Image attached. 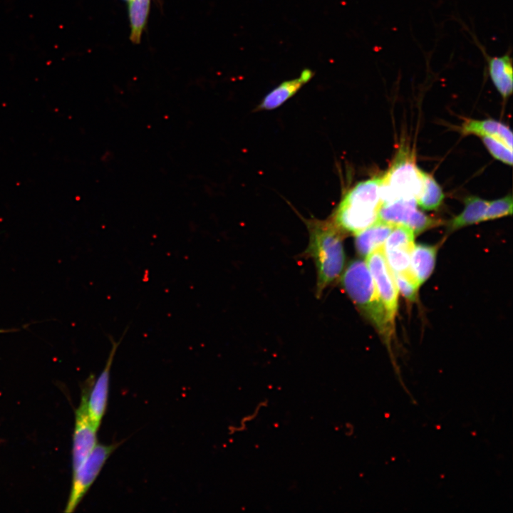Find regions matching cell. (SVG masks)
<instances>
[{"mask_svg": "<svg viewBox=\"0 0 513 513\" xmlns=\"http://www.w3.org/2000/svg\"><path fill=\"white\" fill-rule=\"evenodd\" d=\"M309 243L305 254L313 259L317 273L316 296L338 279L344 270L343 234L332 221L311 219L306 222Z\"/></svg>", "mask_w": 513, "mask_h": 513, "instance_id": "cell-1", "label": "cell"}, {"mask_svg": "<svg viewBox=\"0 0 513 513\" xmlns=\"http://www.w3.org/2000/svg\"><path fill=\"white\" fill-rule=\"evenodd\" d=\"M343 290L364 317L385 339L392 336L393 328L388 321L385 310L366 261H351L341 275Z\"/></svg>", "mask_w": 513, "mask_h": 513, "instance_id": "cell-2", "label": "cell"}, {"mask_svg": "<svg viewBox=\"0 0 513 513\" xmlns=\"http://www.w3.org/2000/svg\"><path fill=\"white\" fill-rule=\"evenodd\" d=\"M381 177H373L356 184L344 195L334 216L348 230H363L378 220L381 204Z\"/></svg>", "mask_w": 513, "mask_h": 513, "instance_id": "cell-3", "label": "cell"}, {"mask_svg": "<svg viewBox=\"0 0 513 513\" xmlns=\"http://www.w3.org/2000/svg\"><path fill=\"white\" fill-rule=\"evenodd\" d=\"M423 171L410 156L403 153L381 177V204L399 199L417 200L423 187Z\"/></svg>", "mask_w": 513, "mask_h": 513, "instance_id": "cell-4", "label": "cell"}, {"mask_svg": "<svg viewBox=\"0 0 513 513\" xmlns=\"http://www.w3.org/2000/svg\"><path fill=\"white\" fill-rule=\"evenodd\" d=\"M118 445L119 443L97 444L83 464L73 472V482L65 512L76 509Z\"/></svg>", "mask_w": 513, "mask_h": 513, "instance_id": "cell-5", "label": "cell"}, {"mask_svg": "<svg viewBox=\"0 0 513 513\" xmlns=\"http://www.w3.org/2000/svg\"><path fill=\"white\" fill-rule=\"evenodd\" d=\"M366 263L385 310L389 324L393 328L398 307V291L393 272L385 259L383 246L366 256Z\"/></svg>", "mask_w": 513, "mask_h": 513, "instance_id": "cell-6", "label": "cell"}, {"mask_svg": "<svg viewBox=\"0 0 513 513\" xmlns=\"http://www.w3.org/2000/svg\"><path fill=\"white\" fill-rule=\"evenodd\" d=\"M90 386L82 393L80 404L75 412L73 440V472L86 460L97 443L98 428L93 425L88 409Z\"/></svg>", "mask_w": 513, "mask_h": 513, "instance_id": "cell-7", "label": "cell"}, {"mask_svg": "<svg viewBox=\"0 0 513 513\" xmlns=\"http://www.w3.org/2000/svg\"><path fill=\"white\" fill-rule=\"evenodd\" d=\"M128 328L118 341H114L111 337L112 348L108 355L105 366L98 375L95 383L91 385V390L88 396V409L90 418L93 425L98 429L102 419L106 411L110 384V373L114 356L117 348L120 343Z\"/></svg>", "mask_w": 513, "mask_h": 513, "instance_id": "cell-8", "label": "cell"}, {"mask_svg": "<svg viewBox=\"0 0 513 513\" xmlns=\"http://www.w3.org/2000/svg\"><path fill=\"white\" fill-rule=\"evenodd\" d=\"M480 48L485 57L489 77L499 93L508 98L513 90V67L510 51L499 56H490L481 44Z\"/></svg>", "mask_w": 513, "mask_h": 513, "instance_id": "cell-9", "label": "cell"}, {"mask_svg": "<svg viewBox=\"0 0 513 513\" xmlns=\"http://www.w3.org/2000/svg\"><path fill=\"white\" fill-rule=\"evenodd\" d=\"M313 76L314 72L306 68L302 71L299 77L284 81L264 98L256 110H270L281 106L309 81Z\"/></svg>", "mask_w": 513, "mask_h": 513, "instance_id": "cell-10", "label": "cell"}, {"mask_svg": "<svg viewBox=\"0 0 513 513\" xmlns=\"http://www.w3.org/2000/svg\"><path fill=\"white\" fill-rule=\"evenodd\" d=\"M437 247L414 244L410 252V271L419 286L432 274L436 261Z\"/></svg>", "mask_w": 513, "mask_h": 513, "instance_id": "cell-11", "label": "cell"}, {"mask_svg": "<svg viewBox=\"0 0 513 513\" xmlns=\"http://www.w3.org/2000/svg\"><path fill=\"white\" fill-rule=\"evenodd\" d=\"M461 131L464 135L494 138L512 149V133L507 125L499 121L492 119L467 120L463 123Z\"/></svg>", "mask_w": 513, "mask_h": 513, "instance_id": "cell-12", "label": "cell"}, {"mask_svg": "<svg viewBox=\"0 0 513 513\" xmlns=\"http://www.w3.org/2000/svg\"><path fill=\"white\" fill-rule=\"evenodd\" d=\"M394 226L377 221L372 225L356 234L355 247L361 256L366 257L385 242Z\"/></svg>", "mask_w": 513, "mask_h": 513, "instance_id": "cell-13", "label": "cell"}, {"mask_svg": "<svg viewBox=\"0 0 513 513\" xmlns=\"http://www.w3.org/2000/svg\"><path fill=\"white\" fill-rule=\"evenodd\" d=\"M417 205L414 198L399 199L381 204L378 212V221L393 226H406L411 215L417 209Z\"/></svg>", "mask_w": 513, "mask_h": 513, "instance_id": "cell-14", "label": "cell"}, {"mask_svg": "<svg viewBox=\"0 0 513 513\" xmlns=\"http://www.w3.org/2000/svg\"><path fill=\"white\" fill-rule=\"evenodd\" d=\"M487 205L488 201L477 197L466 199L464 209L450 222L449 231L484 221Z\"/></svg>", "mask_w": 513, "mask_h": 513, "instance_id": "cell-15", "label": "cell"}, {"mask_svg": "<svg viewBox=\"0 0 513 513\" xmlns=\"http://www.w3.org/2000/svg\"><path fill=\"white\" fill-rule=\"evenodd\" d=\"M423 187L416 200L417 204L425 210L436 209L444 199L441 187L429 174L423 172Z\"/></svg>", "mask_w": 513, "mask_h": 513, "instance_id": "cell-16", "label": "cell"}, {"mask_svg": "<svg viewBox=\"0 0 513 513\" xmlns=\"http://www.w3.org/2000/svg\"><path fill=\"white\" fill-rule=\"evenodd\" d=\"M150 0H130L129 15L131 25V40L139 43L146 23Z\"/></svg>", "mask_w": 513, "mask_h": 513, "instance_id": "cell-17", "label": "cell"}, {"mask_svg": "<svg viewBox=\"0 0 513 513\" xmlns=\"http://www.w3.org/2000/svg\"><path fill=\"white\" fill-rule=\"evenodd\" d=\"M413 231L405 225L394 226L385 244L384 249H406L412 250L415 242Z\"/></svg>", "mask_w": 513, "mask_h": 513, "instance_id": "cell-18", "label": "cell"}, {"mask_svg": "<svg viewBox=\"0 0 513 513\" xmlns=\"http://www.w3.org/2000/svg\"><path fill=\"white\" fill-rule=\"evenodd\" d=\"M411 250L406 249H384L385 259L393 273L410 272Z\"/></svg>", "mask_w": 513, "mask_h": 513, "instance_id": "cell-19", "label": "cell"}, {"mask_svg": "<svg viewBox=\"0 0 513 513\" xmlns=\"http://www.w3.org/2000/svg\"><path fill=\"white\" fill-rule=\"evenodd\" d=\"M398 292L411 302L416 301L420 286L414 279L411 272L393 273Z\"/></svg>", "mask_w": 513, "mask_h": 513, "instance_id": "cell-20", "label": "cell"}, {"mask_svg": "<svg viewBox=\"0 0 513 513\" xmlns=\"http://www.w3.org/2000/svg\"><path fill=\"white\" fill-rule=\"evenodd\" d=\"M481 138L488 151L495 159L505 164L512 165V149L494 138L481 136Z\"/></svg>", "mask_w": 513, "mask_h": 513, "instance_id": "cell-21", "label": "cell"}, {"mask_svg": "<svg viewBox=\"0 0 513 513\" xmlns=\"http://www.w3.org/2000/svg\"><path fill=\"white\" fill-rule=\"evenodd\" d=\"M512 206L513 203L511 195L488 202L484 221L511 215L512 213Z\"/></svg>", "mask_w": 513, "mask_h": 513, "instance_id": "cell-22", "label": "cell"}, {"mask_svg": "<svg viewBox=\"0 0 513 513\" xmlns=\"http://www.w3.org/2000/svg\"><path fill=\"white\" fill-rule=\"evenodd\" d=\"M437 224L438 221L430 217L417 209L411 215L406 226L411 229L414 234H416Z\"/></svg>", "mask_w": 513, "mask_h": 513, "instance_id": "cell-23", "label": "cell"}, {"mask_svg": "<svg viewBox=\"0 0 513 513\" xmlns=\"http://www.w3.org/2000/svg\"><path fill=\"white\" fill-rule=\"evenodd\" d=\"M18 330H19L18 328H8V329L0 328V333H10V332H13V331H17Z\"/></svg>", "mask_w": 513, "mask_h": 513, "instance_id": "cell-24", "label": "cell"}, {"mask_svg": "<svg viewBox=\"0 0 513 513\" xmlns=\"http://www.w3.org/2000/svg\"><path fill=\"white\" fill-rule=\"evenodd\" d=\"M127 1H130V0H127Z\"/></svg>", "mask_w": 513, "mask_h": 513, "instance_id": "cell-25", "label": "cell"}]
</instances>
